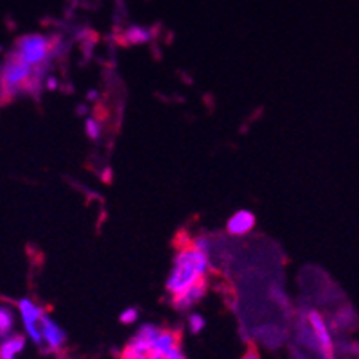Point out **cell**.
<instances>
[{"label":"cell","mask_w":359,"mask_h":359,"mask_svg":"<svg viewBox=\"0 0 359 359\" xmlns=\"http://www.w3.org/2000/svg\"><path fill=\"white\" fill-rule=\"evenodd\" d=\"M18 311L22 314V320H24L25 331H27L29 338L33 339L34 343H41V332H40V318L43 311L38 306H34L31 300L27 298H22L18 302Z\"/></svg>","instance_id":"cell-4"},{"label":"cell","mask_w":359,"mask_h":359,"mask_svg":"<svg viewBox=\"0 0 359 359\" xmlns=\"http://www.w3.org/2000/svg\"><path fill=\"white\" fill-rule=\"evenodd\" d=\"M255 226V216L250 210H239L226 223V232L230 236H245Z\"/></svg>","instance_id":"cell-8"},{"label":"cell","mask_w":359,"mask_h":359,"mask_svg":"<svg viewBox=\"0 0 359 359\" xmlns=\"http://www.w3.org/2000/svg\"><path fill=\"white\" fill-rule=\"evenodd\" d=\"M182 347V331L180 329H160L158 336L151 345V354H168L172 348Z\"/></svg>","instance_id":"cell-7"},{"label":"cell","mask_w":359,"mask_h":359,"mask_svg":"<svg viewBox=\"0 0 359 359\" xmlns=\"http://www.w3.org/2000/svg\"><path fill=\"white\" fill-rule=\"evenodd\" d=\"M352 318H354V313H352L351 309L339 311L338 316L332 320V329H334V331H341L343 327H351Z\"/></svg>","instance_id":"cell-11"},{"label":"cell","mask_w":359,"mask_h":359,"mask_svg":"<svg viewBox=\"0 0 359 359\" xmlns=\"http://www.w3.org/2000/svg\"><path fill=\"white\" fill-rule=\"evenodd\" d=\"M205 325H207V322H205V318L201 316V314L194 313L189 316V329H191L192 334H200V332L205 329Z\"/></svg>","instance_id":"cell-12"},{"label":"cell","mask_w":359,"mask_h":359,"mask_svg":"<svg viewBox=\"0 0 359 359\" xmlns=\"http://www.w3.org/2000/svg\"><path fill=\"white\" fill-rule=\"evenodd\" d=\"M13 325H15L13 311L9 307L0 306V339L8 338L9 332L13 331Z\"/></svg>","instance_id":"cell-10"},{"label":"cell","mask_w":359,"mask_h":359,"mask_svg":"<svg viewBox=\"0 0 359 359\" xmlns=\"http://www.w3.org/2000/svg\"><path fill=\"white\" fill-rule=\"evenodd\" d=\"M40 332H41V341L47 343V347L50 351H57L63 347L65 343V332L62 331V327L57 325L54 320H50L47 314H41L40 318Z\"/></svg>","instance_id":"cell-6"},{"label":"cell","mask_w":359,"mask_h":359,"mask_svg":"<svg viewBox=\"0 0 359 359\" xmlns=\"http://www.w3.org/2000/svg\"><path fill=\"white\" fill-rule=\"evenodd\" d=\"M86 135H88L92 140L99 139V135H101V124H99L95 118H88V121H86Z\"/></svg>","instance_id":"cell-13"},{"label":"cell","mask_w":359,"mask_h":359,"mask_svg":"<svg viewBox=\"0 0 359 359\" xmlns=\"http://www.w3.org/2000/svg\"><path fill=\"white\" fill-rule=\"evenodd\" d=\"M128 38H130L131 43H142V41L147 40V34L144 33L142 29H131L128 33Z\"/></svg>","instance_id":"cell-16"},{"label":"cell","mask_w":359,"mask_h":359,"mask_svg":"<svg viewBox=\"0 0 359 359\" xmlns=\"http://www.w3.org/2000/svg\"><path fill=\"white\" fill-rule=\"evenodd\" d=\"M149 359H187V358H185L182 347H178V348H172V351L168 352V354H149Z\"/></svg>","instance_id":"cell-14"},{"label":"cell","mask_w":359,"mask_h":359,"mask_svg":"<svg viewBox=\"0 0 359 359\" xmlns=\"http://www.w3.org/2000/svg\"><path fill=\"white\" fill-rule=\"evenodd\" d=\"M47 86H49V88H56V79L54 78L47 79Z\"/></svg>","instance_id":"cell-19"},{"label":"cell","mask_w":359,"mask_h":359,"mask_svg":"<svg viewBox=\"0 0 359 359\" xmlns=\"http://www.w3.org/2000/svg\"><path fill=\"white\" fill-rule=\"evenodd\" d=\"M121 359H149V355H139V354H135V352L128 351V348L124 347L123 354H121Z\"/></svg>","instance_id":"cell-18"},{"label":"cell","mask_w":359,"mask_h":359,"mask_svg":"<svg viewBox=\"0 0 359 359\" xmlns=\"http://www.w3.org/2000/svg\"><path fill=\"white\" fill-rule=\"evenodd\" d=\"M137 318H139V311L135 309V307H130V309L123 311V314L118 316V320L123 323H126V325H131L133 322H137Z\"/></svg>","instance_id":"cell-15"},{"label":"cell","mask_w":359,"mask_h":359,"mask_svg":"<svg viewBox=\"0 0 359 359\" xmlns=\"http://www.w3.org/2000/svg\"><path fill=\"white\" fill-rule=\"evenodd\" d=\"M241 359H261V354H259L257 347H255L253 343H248V348H246V352L243 354Z\"/></svg>","instance_id":"cell-17"},{"label":"cell","mask_w":359,"mask_h":359,"mask_svg":"<svg viewBox=\"0 0 359 359\" xmlns=\"http://www.w3.org/2000/svg\"><path fill=\"white\" fill-rule=\"evenodd\" d=\"M33 79V67L22 62L17 54L13 53L0 70V90L4 97L17 95L22 88L31 83Z\"/></svg>","instance_id":"cell-2"},{"label":"cell","mask_w":359,"mask_h":359,"mask_svg":"<svg viewBox=\"0 0 359 359\" xmlns=\"http://www.w3.org/2000/svg\"><path fill=\"white\" fill-rule=\"evenodd\" d=\"M205 293H207V278L203 277V278H200L196 284H192L191 287H187L185 291L175 294L171 300V304L175 309L187 311V309H191V307L196 306L201 298L205 297Z\"/></svg>","instance_id":"cell-5"},{"label":"cell","mask_w":359,"mask_h":359,"mask_svg":"<svg viewBox=\"0 0 359 359\" xmlns=\"http://www.w3.org/2000/svg\"><path fill=\"white\" fill-rule=\"evenodd\" d=\"M208 269V253L201 252L192 245V239H182L180 241V250L176 252L175 264H172L171 273H169L165 290L172 297L192 284H196L200 278L205 277Z\"/></svg>","instance_id":"cell-1"},{"label":"cell","mask_w":359,"mask_h":359,"mask_svg":"<svg viewBox=\"0 0 359 359\" xmlns=\"http://www.w3.org/2000/svg\"><path fill=\"white\" fill-rule=\"evenodd\" d=\"M53 53V40L43 34H27V36H22L17 41V49L15 54L20 57L22 62H25L27 65L41 67L47 63V60L50 57Z\"/></svg>","instance_id":"cell-3"},{"label":"cell","mask_w":359,"mask_h":359,"mask_svg":"<svg viewBox=\"0 0 359 359\" xmlns=\"http://www.w3.org/2000/svg\"><path fill=\"white\" fill-rule=\"evenodd\" d=\"M24 347V336H8L0 345V359H17V355L20 354Z\"/></svg>","instance_id":"cell-9"}]
</instances>
